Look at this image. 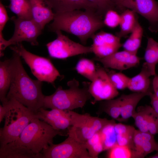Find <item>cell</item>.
Masks as SVG:
<instances>
[{
  "instance_id": "obj_1",
  "label": "cell",
  "mask_w": 158,
  "mask_h": 158,
  "mask_svg": "<svg viewBox=\"0 0 158 158\" xmlns=\"http://www.w3.org/2000/svg\"><path fill=\"white\" fill-rule=\"evenodd\" d=\"M21 57L18 53L13 51L10 58L12 80L7 100L14 99L36 113L44 106L45 96L42 92V82L33 80L28 76L23 67Z\"/></svg>"
},
{
  "instance_id": "obj_2",
  "label": "cell",
  "mask_w": 158,
  "mask_h": 158,
  "mask_svg": "<svg viewBox=\"0 0 158 158\" xmlns=\"http://www.w3.org/2000/svg\"><path fill=\"white\" fill-rule=\"evenodd\" d=\"M102 18L96 11L92 10L55 13L53 21L49 25V29L54 32L63 30L73 34L85 45L89 38L105 26Z\"/></svg>"
},
{
  "instance_id": "obj_3",
  "label": "cell",
  "mask_w": 158,
  "mask_h": 158,
  "mask_svg": "<svg viewBox=\"0 0 158 158\" xmlns=\"http://www.w3.org/2000/svg\"><path fill=\"white\" fill-rule=\"evenodd\" d=\"M84 83L81 88L78 81L74 79L68 82V89L64 90L59 86L52 94L45 96L44 108L73 110L83 108L92 97L88 91L90 83Z\"/></svg>"
},
{
  "instance_id": "obj_4",
  "label": "cell",
  "mask_w": 158,
  "mask_h": 158,
  "mask_svg": "<svg viewBox=\"0 0 158 158\" xmlns=\"http://www.w3.org/2000/svg\"><path fill=\"white\" fill-rule=\"evenodd\" d=\"M4 104L8 110L4 125L0 129V146L17 140L31 120L36 118L35 113L14 99H8Z\"/></svg>"
},
{
  "instance_id": "obj_5",
  "label": "cell",
  "mask_w": 158,
  "mask_h": 158,
  "mask_svg": "<svg viewBox=\"0 0 158 158\" xmlns=\"http://www.w3.org/2000/svg\"><path fill=\"white\" fill-rule=\"evenodd\" d=\"M62 134V131L54 129L46 122L35 118L25 127L18 139L14 141L42 158L43 150L53 143L55 136Z\"/></svg>"
},
{
  "instance_id": "obj_6",
  "label": "cell",
  "mask_w": 158,
  "mask_h": 158,
  "mask_svg": "<svg viewBox=\"0 0 158 158\" xmlns=\"http://www.w3.org/2000/svg\"><path fill=\"white\" fill-rule=\"evenodd\" d=\"M68 111L72 125L68 130V135L82 143H85L106 125L115 123L113 119L92 116L88 113L80 114L72 110Z\"/></svg>"
},
{
  "instance_id": "obj_7",
  "label": "cell",
  "mask_w": 158,
  "mask_h": 158,
  "mask_svg": "<svg viewBox=\"0 0 158 158\" xmlns=\"http://www.w3.org/2000/svg\"><path fill=\"white\" fill-rule=\"evenodd\" d=\"M18 53L30 68L33 74L37 80L53 84L60 74L50 60L39 56L27 51L22 43L10 47Z\"/></svg>"
},
{
  "instance_id": "obj_8",
  "label": "cell",
  "mask_w": 158,
  "mask_h": 158,
  "mask_svg": "<svg viewBox=\"0 0 158 158\" xmlns=\"http://www.w3.org/2000/svg\"><path fill=\"white\" fill-rule=\"evenodd\" d=\"M15 24V30L12 37L8 40L0 41V56L4 55L3 51L8 46L16 45L23 41L30 42L34 46L38 45L37 39L42 29L32 19L25 20L12 18Z\"/></svg>"
},
{
  "instance_id": "obj_9",
  "label": "cell",
  "mask_w": 158,
  "mask_h": 158,
  "mask_svg": "<svg viewBox=\"0 0 158 158\" xmlns=\"http://www.w3.org/2000/svg\"><path fill=\"white\" fill-rule=\"evenodd\" d=\"M42 158H91L85 144L68 135L62 142L53 143L41 152Z\"/></svg>"
},
{
  "instance_id": "obj_10",
  "label": "cell",
  "mask_w": 158,
  "mask_h": 158,
  "mask_svg": "<svg viewBox=\"0 0 158 158\" xmlns=\"http://www.w3.org/2000/svg\"><path fill=\"white\" fill-rule=\"evenodd\" d=\"M56 39L46 44L48 51L51 57L64 59L80 54L92 52L90 46H86L75 42L63 35L61 30L55 32Z\"/></svg>"
},
{
  "instance_id": "obj_11",
  "label": "cell",
  "mask_w": 158,
  "mask_h": 158,
  "mask_svg": "<svg viewBox=\"0 0 158 158\" xmlns=\"http://www.w3.org/2000/svg\"><path fill=\"white\" fill-rule=\"evenodd\" d=\"M96 68L95 77L88 88L89 92L94 98L91 102L92 104L97 101L113 99L119 94L118 90L111 83L107 71L99 65Z\"/></svg>"
},
{
  "instance_id": "obj_12",
  "label": "cell",
  "mask_w": 158,
  "mask_h": 158,
  "mask_svg": "<svg viewBox=\"0 0 158 158\" xmlns=\"http://www.w3.org/2000/svg\"><path fill=\"white\" fill-rule=\"evenodd\" d=\"M91 38L92 52L98 58L105 57L118 51L122 46L120 38L103 31L95 34Z\"/></svg>"
},
{
  "instance_id": "obj_13",
  "label": "cell",
  "mask_w": 158,
  "mask_h": 158,
  "mask_svg": "<svg viewBox=\"0 0 158 158\" xmlns=\"http://www.w3.org/2000/svg\"><path fill=\"white\" fill-rule=\"evenodd\" d=\"M127 8L146 19L151 32L158 31V3L155 0H129Z\"/></svg>"
},
{
  "instance_id": "obj_14",
  "label": "cell",
  "mask_w": 158,
  "mask_h": 158,
  "mask_svg": "<svg viewBox=\"0 0 158 158\" xmlns=\"http://www.w3.org/2000/svg\"><path fill=\"white\" fill-rule=\"evenodd\" d=\"M94 59L101 63L105 68L123 71L138 66L141 59L136 54L124 50L102 58L95 57Z\"/></svg>"
},
{
  "instance_id": "obj_15",
  "label": "cell",
  "mask_w": 158,
  "mask_h": 158,
  "mask_svg": "<svg viewBox=\"0 0 158 158\" xmlns=\"http://www.w3.org/2000/svg\"><path fill=\"white\" fill-rule=\"evenodd\" d=\"M36 117L51 126L54 129L61 131L71 126L70 116L68 110L58 109L46 110L41 108L35 113Z\"/></svg>"
},
{
  "instance_id": "obj_16",
  "label": "cell",
  "mask_w": 158,
  "mask_h": 158,
  "mask_svg": "<svg viewBox=\"0 0 158 158\" xmlns=\"http://www.w3.org/2000/svg\"><path fill=\"white\" fill-rule=\"evenodd\" d=\"M31 7L32 19L43 30L54 19L55 13L47 0H28Z\"/></svg>"
},
{
  "instance_id": "obj_17",
  "label": "cell",
  "mask_w": 158,
  "mask_h": 158,
  "mask_svg": "<svg viewBox=\"0 0 158 158\" xmlns=\"http://www.w3.org/2000/svg\"><path fill=\"white\" fill-rule=\"evenodd\" d=\"M54 13L75 10H92L97 11L96 6L87 0H47Z\"/></svg>"
},
{
  "instance_id": "obj_18",
  "label": "cell",
  "mask_w": 158,
  "mask_h": 158,
  "mask_svg": "<svg viewBox=\"0 0 158 158\" xmlns=\"http://www.w3.org/2000/svg\"><path fill=\"white\" fill-rule=\"evenodd\" d=\"M152 93L134 92L128 95L123 94L120 96L122 122L126 121L132 117L135 112V108L140 100L145 96H150Z\"/></svg>"
},
{
  "instance_id": "obj_19",
  "label": "cell",
  "mask_w": 158,
  "mask_h": 158,
  "mask_svg": "<svg viewBox=\"0 0 158 158\" xmlns=\"http://www.w3.org/2000/svg\"><path fill=\"white\" fill-rule=\"evenodd\" d=\"M152 76L145 62L142 66L140 72L138 74L130 78L128 88L134 92L147 93L150 91V77Z\"/></svg>"
},
{
  "instance_id": "obj_20",
  "label": "cell",
  "mask_w": 158,
  "mask_h": 158,
  "mask_svg": "<svg viewBox=\"0 0 158 158\" xmlns=\"http://www.w3.org/2000/svg\"><path fill=\"white\" fill-rule=\"evenodd\" d=\"M0 158H40L28 149L12 142L0 146Z\"/></svg>"
},
{
  "instance_id": "obj_21",
  "label": "cell",
  "mask_w": 158,
  "mask_h": 158,
  "mask_svg": "<svg viewBox=\"0 0 158 158\" xmlns=\"http://www.w3.org/2000/svg\"><path fill=\"white\" fill-rule=\"evenodd\" d=\"M12 80L10 67V59L0 62V99L3 105L7 100V95L10 89Z\"/></svg>"
},
{
  "instance_id": "obj_22",
  "label": "cell",
  "mask_w": 158,
  "mask_h": 158,
  "mask_svg": "<svg viewBox=\"0 0 158 158\" xmlns=\"http://www.w3.org/2000/svg\"><path fill=\"white\" fill-rule=\"evenodd\" d=\"M135 12L129 9L124 10L120 15V30L116 35L121 38L130 33L138 20Z\"/></svg>"
},
{
  "instance_id": "obj_23",
  "label": "cell",
  "mask_w": 158,
  "mask_h": 158,
  "mask_svg": "<svg viewBox=\"0 0 158 158\" xmlns=\"http://www.w3.org/2000/svg\"><path fill=\"white\" fill-rule=\"evenodd\" d=\"M144 58L152 76L155 75L156 66L158 63V42L152 37L147 38Z\"/></svg>"
},
{
  "instance_id": "obj_24",
  "label": "cell",
  "mask_w": 158,
  "mask_h": 158,
  "mask_svg": "<svg viewBox=\"0 0 158 158\" xmlns=\"http://www.w3.org/2000/svg\"><path fill=\"white\" fill-rule=\"evenodd\" d=\"M129 37L122 44L124 50L136 54L141 44L143 29L138 20Z\"/></svg>"
},
{
  "instance_id": "obj_25",
  "label": "cell",
  "mask_w": 158,
  "mask_h": 158,
  "mask_svg": "<svg viewBox=\"0 0 158 158\" xmlns=\"http://www.w3.org/2000/svg\"><path fill=\"white\" fill-rule=\"evenodd\" d=\"M8 7L18 18L25 20L32 19L31 7L28 0H10Z\"/></svg>"
},
{
  "instance_id": "obj_26",
  "label": "cell",
  "mask_w": 158,
  "mask_h": 158,
  "mask_svg": "<svg viewBox=\"0 0 158 158\" xmlns=\"http://www.w3.org/2000/svg\"><path fill=\"white\" fill-rule=\"evenodd\" d=\"M101 102L100 108L114 120L122 122L121 118V100L120 97L115 99L104 100Z\"/></svg>"
},
{
  "instance_id": "obj_27",
  "label": "cell",
  "mask_w": 158,
  "mask_h": 158,
  "mask_svg": "<svg viewBox=\"0 0 158 158\" xmlns=\"http://www.w3.org/2000/svg\"><path fill=\"white\" fill-rule=\"evenodd\" d=\"M115 123L109 124L105 126L100 131L104 151L108 150L117 144V134L114 128Z\"/></svg>"
},
{
  "instance_id": "obj_28",
  "label": "cell",
  "mask_w": 158,
  "mask_h": 158,
  "mask_svg": "<svg viewBox=\"0 0 158 158\" xmlns=\"http://www.w3.org/2000/svg\"><path fill=\"white\" fill-rule=\"evenodd\" d=\"M150 106L138 107L137 111L132 117L134 120L135 124L141 132H149L148 120Z\"/></svg>"
},
{
  "instance_id": "obj_29",
  "label": "cell",
  "mask_w": 158,
  "mask_h": 158,
  "mask_svg": "<svg viewBox=\"0 0 158 158\" xmlns=\"http://www.w3.org/2000/svg\"><path fill=\"white\" fill-rule=\"evenodd\" d=\"M75 69L78 73L91 82L95 77L96 66L92 60L84 58L80 59L77 63Z\"/></svg>"
},
{
  "instance_id": "obj_30",
  "label": "cell",
  "mask_w": 158,
  "mask_h": 158,
  "mask_svg": "<svg viewBox=\"0 0 158 158\" xmlns=\"http://www.w3.org/2000/svg\"><path fill=\"white\" fill-rule=\"evenodd\" d=\"M107 73L111 83L116 90H123L128 88L130 78L122 73L112 71Z\"/></svg>"
},
{
  "instance_id": "obj_31",
  "label": "cell",
  "mask_w": 158,
  "mask_h": 158,
  "mask_svg": "<svg viewBox=\"0 0 158 158\" xmlns=\"http://www.w3.org/2000/svg\"><path fill=\"white\" fill-rule=\"evenodd\" d=\"M107 157L109 158H132V150L128 147L116 144L108 150Z\"/></svg>"
},
{
  "instance_id": "obj_32",
  "label": "cell",
  "mask_w": 158,
  "mask_h": 158,
  "mask_svg": "<svg viewBox=\"0 0 158 158\" xmlns=\"http://www.w3.org/2000/svg\"><path fill=\"white\" fill-rule=\"evenodd\" d=\"M95 4L97 8V13L103 17L110 10H117L111 0H87Z\"/></svg>"
},
{
  "instance_id": "obj_33",
  "label": "cell",
  "mask_w": 158,
  "mask_h": 158,
  "mask_svg": "<svg viewBox=\"0 0 158 158\" xmlns=\"http://www.w3.org/2000/svg\"><path fill=\"white\" fill-rule=\"evenodd\" d=\"M120 15L114 10H110L104 15L103 22L105 25L110 28H114L119 24Z\"/></svg>"
},
{
  "instance_id": "obj_34",
  "label": "cell",
  "mask_w": 158,
  "mask_h": 158,
  "mask_svg": "<svg viewBox=\"0 0 158 158\" xmlns=\"http://www.w3.org/2000/svg\"><path fill=\"white\" fill-rule=\"evenodd\" d=\"M148 129L149 132L152 134H158V115L150 106L149 109Z\"/></svg>"
},
{
  "instance_id": "obj_35",
  "label": "cell",
  "mask_w": 158,
  "mask_h": 158,
  "mask_svg": "<svg viewBox=\"0 0 158 158\" xmlns=\"http://www.w3.org/2000/svg\"><path fill=\"white\" fill-rule=\"evenodd\" d=\"M155 151H158V143L155 140H143L139 158H144L148 154Z\"/></svg>"
},
{
  "instance_id": "obj_36",
  "label": "cell",
  "mask_w": 158,
  "mask_h": 158,
  "mask_svg": "<svg viewBox=\"0 0 158 158\" xmlns=\"http://www.w3.org/2000/svg\"><path fill=\"white\" fill-rule=\"evenodd\" d=\"M134 135L117 134V144L119 145L128 147L132 151L134 150L135 149Z\"/></svg>"
},
{
  "instance_id": "obj_37",
  "label": "cell",
  "mask_w": 158,
  "mask_h": 158,
  "mask_svg": "<svg viewBox=\"0 0 158 158\" xmlns=\"http://www.w3.org/2000/svg\"><path fill=\"white\" fill-rule=\"evenodd\" d=\"M143 142L141 132L139 130H135L133 136L135 149L132 151V158H139Z\"/></svg>"
},
{
  "instance_id": "obj_38",
  "label": "cell",
  "mask_w": 158,
  "mask_h": 158,
  "mask_svg": "<svg viewBox=\"0 0 158 158\" xmlns=\"http://www.w3.org/2000/svg\"><path fill=\"white\" fill-rule=\"evenodd\" d=\"M91 158H97L99 154L104 151L102 141L95 143L86 147Z\"/></svg>"
},
{
  "instance_id": "obj_39",
  "label": "cell",
  "mask_w": 158,
  "mask_h": 158,
  "mask_svg": "<svg viewBox=\"0 0 158 158\" xmlns=\"http://www.w3.org/2000/svg\"><path fill=\"white\" fill-rule=\"evenodd\" d=\"M114 128L117 134L134 135L135 128L130 126L125 125L121 123H115Z\"/></svg>"
},
{
  "instance_id": "obj_40",
  "label": "cell",
  "mask_w": 158,
  "mask_h": 158,
  "mask_svg": "<svg viewBox=\"0 0 158 158\" xmlns=\"http://www.w3.org/2000/svg\"><path fill=\"white\" fill-rule=\"evenodd\" d=\"M7 11L4 5L0 3V40L4 39L2 32L6 23L9 20Z\"/></svg>"
},
{
  "instance_id": "obj_41",
  "label": "cell",
  "mask_w": 158,
  "mask_h": 158,
  "mask_svg": "<svg viewBox=\"0 0 158 158\" xmlns=\"http://www.w3.org/2000/svg\"><path fill=\"white\" fill-rule=\"evenodd\" d=\"M151 100L150 104L152 107L158 115V98L152 93L149 96Z\"/></svg>"
},
{
  "instance_id": "obj_42",
  "label": "cell",
  "mask_w": 158,
  "mask_h": 158,
  "mask_svg": "<svg viewBox=\"0 0 158 158\" xmlns=\"http://www.w3.org/2000/svg\"><path fill=\"white\" fill-rule=\"evenodd\" d=\"M153 78L152 82V86L154 94L158 98V75H156Z\"/></svg>"
},
{
  "instance_id": "obj_43",
  "label": "cell",
  "mask_w": 158,
  "mask_h": 158,
  "mask_svg": "<svg viewBox=\"0 0 158 158\" xmlns=\"http://www.w3.org/2000/svg\"><path fill=\"white\" fill-rule=\"evenodd\" d=\"M8 110L6 104L0 105V122H2L5 118Z\"/></svg>"
},
{
  "instance_id": "obj_44",
  "label": "cell",
  "mask_w": 158,
  "mask_h": 158,
  "mask_svg": "<svg viewBox=\"0 0 158 158\" xmlns=\"http://www.w3.org/2000/svg\"><path fill=\"white\" fill-rule=\"evenodd\" d=\"M157 153L156 154H155L151 156H150L148 158H158V151H157Z\"/></svg>"
}]
</instances>
